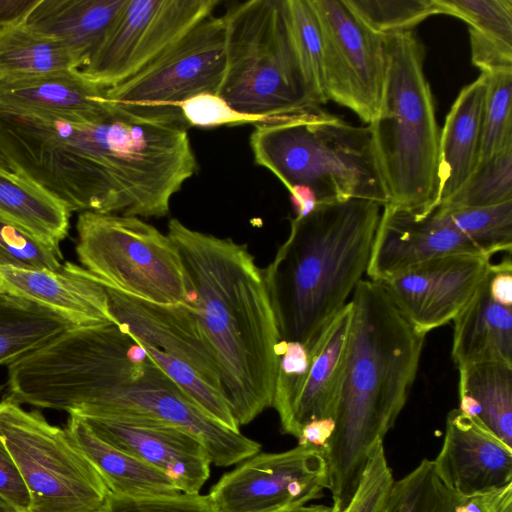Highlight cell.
I'll use <instances>...</instances> for the list:
<instances>
[{
    "label": "cell",
    "mask_w": 512,
    "mask_h": 512,
    "mask_svg": "<svg viewBox=\"0 0 512 512\" xmlns=\"http://www.w3.org/2000/svg\"><path fill=\"white\" fill-rule=\"evenodd\" d=\"M5 398L81 417L159 422L195 436L228 467L261 444L207 416L119 324L70 329L7 366Z\"/></svg>",
    "instance_id": "cell-1"
},
{
    "label": "cell",
    "mask_w": 512,
    "mask_h": 512,
    "mask_svg": "<svg viewBox=\"0 0 512 512\" xmlns=\"http://www.w3.org/2000/svg\"><path fill=\"white\" fill-rule=\"evenodd\" d=\"M167 235L184 267L190 299L216 360L238 426L272 407L278 332L263 270L245 244L189 228L176 218Z\"/></svg>",
    "instance_id": "cell-2"
},
{
    "label": "cell",
    "mask_w": 512,
    "mask_h": 512,
    "mask_svg": "<svg viewBox=\"0 0 512 512\" xmlns=\"http://www.w3.org/2000/svg\"><path fill=\"white\" fill-rule=\"evenodd\" d=\"M350 301L346 370L335 428L324 448L328 489L337 512L350 502L372 452L405 406L426 337L378 282L361 280Z\"/></svg>",
    "instance_id": "cell-3"
},
{
    "label": "cell",
    "mask_w": 512,
    "mask_h": 512,
    "mask_svg": "<svg viewBox=\"0 0 512 512\" xmlns=\"http://www.w3.org/2000/svg\"><path fill=\"white\" fill-rule=\"evenodd\" d=\"M382 207L350 198L291 219L287 239L262 269L281 340L309 343L349 302L366 273Z\"/></svg>",
    "instance_id": "cell-4"
},
{
    "label": "cell",
    "mask_w": 512,
    "mask_h": 512,
    "mask_svg": "<svg viewBox=\"0 0 512 512\" xmlns=\"http://www.w3.org/2000/svg\"><path fill=\"white\" fill-rule=\"evenodd\" d=\"M385 77L369 123L387 205L428 215L438 206L440 129L424 73L425 48L413 31L384 35Z\"/></svg>",
    "instance_id": "cell-5"
},
{
    "label": "cell",
    "mask_w": 512,
    "mask_h": 512,
    "mask_svg": "<svg viewBox=\"0 0 512 512\" xmlns=\"http://www.w3.org/2000/svg\"><path fill=\"white\" fill-rule=\"evenodd\" d=\"M254 161L289 191L311 189L318 203L350 198L389 202L368 126H355L311 107L287 118L254 125Z\"/></svg>",
    "instance_id": "cell-6"
},
{
    "label": "cell",
    "mask_w": 512,
    "mask_h": 512,
    "mask_svg": "<svg viewBox=\"0 0 512 512\" xmlns=\"http://www.w3.org/2000/svg\"><path fill=\"white\" fill-rule=\"evenodd\" d=\"M226 65L217 95L233 109L277 117L313 106L287 25L284 0L237 3L222 16Z\"/></svg>",
    "instance_id": "cell-7"
},
{
    "label": "cell",
    "mask_w": 512,
    "mask_h": 512,
    "mask_svg": "<svg viewBox=\"0 0 512 512\" xmlns=\"http://www.w3.org/2000/svg\"><path fill=\"white\" fill-rule=\"evenodd\" d=\"M76 254L104 284L157 304L189 302L179 252L167 234L139 217L81 212Z\"/></svg>",
    "instance_id": "cell-8"
},
{
    "label": "cell",
    "mask_w": 512,
    "mask_h": 512,
    "mask_svg": "<svg viewBox=\"0 0 512 512\" xmlns=\"http://www.w3.org/2000/svg\"><path fill=\"white\" fill-rule=\"evenodd\" d=\"M0 438L30 497L28 512H101L111 494L65 429L3 398Z\"/></svg>",
    "instance_id": "cell-9"
},
{
    "label": "cell",
    "mask_w": 512,
    "mask_h": 512,
    "mask_svg": "<svg viewBox=\"0 0 512 512\" xmlns=\"http://www.w3.org/2000/svg\"><path fill=\"white\" fill-rule=\"evenodd\" d=\"M225 65L224 20L212 14L136 75L106 89V98L120 109L185 122L179 105L201 93L217 94Z\"/></svg>",
    "instance_id": "cell-10"
},
{
    "label": "cell",
    "mask_w": 512,
    "mask_h": 512,
    "mask_svg": "<svg viewBox=\"0 0 512 512\" xmlns=\"http://www.w3.org/2000/svg\"><path fill=\"white\" fill-rule=\"evenodd\" d=\"M218 0H125L79 72L109 89L136 75L190 29L213 14Z\"/></svg>",
    "instance_id": "cell-11"
},
{
    "label": "cell",
    "mask_w": 512,
    "mask_h": 512,
    "mask_svg": "<svg viewBox=\"0 0 512 512\" xmlns=\"http://www.w3.org/2000/svg\"><path fill=\"white\" fill-rule=\"evenodd\" d=\"M324 449L258 452L223 474L207 494L217 512H289L328 489Z\"/></svg>",
    "instance_id": "cell-12"
},
{
    "label": "cell",
    "mask_w": 512,
    "mask_h": 512,
    "mask_svg": "<svg viewBox=\"0 0 512 512\" xmlns=\"http://www.w3.org/2000/svg\"><path fill=\"white\" fill-rule=\"evenodd\" d=\"M323 42L328 100L363 122L377 116L385 77L384 35L366 27L344 0H311Z\"/></svg>",
    "instance_id": "cell-13"
},
{
    "label": "cell",
    "mask_w": 512,
    "mask_h": 512,
    "mask_svg": "<svg viewBox=\"0 0 512 512\" xmlns=\"http://www.w3.org/2000/svg\"><path fill=\"white\" fill-rule=\"evenodd\" d=\"M104 285L116 323L139 341L166 374L194 370L223 390L216 360L192 304H157Z\"/></svg>",
    "instance_id": "cell-14"
},
{
    "label": "cell",
    "mask_w": 512,
    "mask_h": 512,
    "mask_svg": "<svg viewBox=\"0 0 512 512\" xmlns=\"http://www.w3.org/2000/svg\"><path fill=\"white\" fill-rule=\"evenodd\" d=\"M491 258L454 254L419 264L383 282L389 298L421 334L458 315L491 270Z\"/></svg>",
    "instance_id": "cell-15"
},
{
    "label": "cell",
    "mask_w": 512,
    "mask_h": 512,
    "mask_svg": "<svg viewBox=\"0 0 512 512\" xmlns=\"http://www.w3.org/2000/svg\"><path fill=\"white\" fill-rule=\"evenodd\" d=\"M82 418L97 436L165 474L182 493H200L210 476L207 449L178 427L131 418Z\"/></svg>",
    "instance_id": "cell-16"
},
{
    "label": "cell",
    "mask_w": 512,
    "mask_h": 512,
    "mask_svg": "<svg viewBox=\"0 0 512 512\" xmlns=\"http://www.w3.org/2000/svg\"><path fill=\"white\" fill-rule=\"evenodd\" d=\"M454 254L483 255L454 228L439 206L420 215L385 205L366 274L380 283L429 260Z\"/></svg>",
    "instance_id": "cell-17"
},
{
    "label": "cell",
    "mask_w": 512,
    "mask_h": 512,
    "mask_svg": "<svg viewBox=\"0 0 512 512\" xmlns=\"http://www.w3.org/2000/svg\"><path fill=\"white\" fill-rule=\"evenodd\" d=\"M433 462L443 482L460 497L512 483V447L459 408L447 415L443 444Z\"/></svg>",
    "instance_id": "cell-18"
},
{
    "label": "cell",
    "mask_w": 512,
    "mask_h": 512,
    "mask_svg": "<svg viewBox=\"0 0 512 512\" xmlns=\"http://www.w3.org/2000/svg\"><path fill=\"white\" fill-rule=\"evenodd\" d=\"M0 288L50 308L78 327L117 324L104 283L69 261L56 270L1 266Z\"/></svg>",
    "instance_id": "cell-19"
},
{
    "label": "cell",
    "mask_w": 512,
    "mask_h": 512,
    "mask_svg": "<svg viewBox=\"0 0 512 512\" xmlns=\"http://www.w3.org/2000/svg\"><path fill=\"white\" fill-rule=\"evenodd\" d=\"M352 304L349 301L320 334L311 366L284 434L298 438L318 419H334L344 380Z\"/></svg>",
    "instance_id": "cell-20"
},
{
    "label": "cell",
    "mask_w": 512,
    "mask_h": 512,
    "mask_svg": "<svg viewBox=\"0 0 512 512\" xmlns=\"http://www.w3.org/2000/svg\"><path fill=\"white\" fill-rule=\"evenodd\" d=\"M0 109L83 118L113 109L103 89L79 71L0 80Z\"/></svg>",
    "instance_id": "cell-21"
},
{
    "label": "cell",
    "mask_w": 512,
    "mask_h": 512,
    "mask_svg": "<svg viewBox=\"0 0 512 512\" xmlns=\"http://www.w3.org/2000/svg\"><path fill=\"white\" fill-rule=\"evenodd\" d=\"M485 86V75L481 73L461 89L445 118L439 142V205L452 198L478 166Z\"/></svg>",
    "instance_id": "cell-22"
},
{
    "label": "cell",
    "mask_w": 512,
    "mask_h": 512,
    "mask_svg": "<svg viewBox=\"0 0 512 512\" xmlns=\"http://www.w3.org/2000/svg\"><path fill=\"white\" fill-rule=\"evenodd\" d=\"M489 275L452 321L451 356L458 368L488 362L512 365V307L492 298Z\"/></svg>",
    "instance_id": "cell-23"
},
{
    "label": "cell",
    "mask_w": 512,
    "mask_h": 512,
    "mask_svg": "<svg viewBox=\"0 0 512 512\" xmlns=\"http://www.w3.org/2000/svg\"><path fill=\"white\" fill-rule=\"evenodd\" d=\"M125 0H40L26 25L88 63Z\"/></svg>",
    "instance_id": "cell-24"
},
{
    "label": "cell",
    "mask_w": 512,
    "mask_h": 512,
    "mask_svg": "<svg viewBox=\"0 0 512 512\" xmlns=\"http://www.w3.org/2000/svg\"><path fill=\"white\" fill-rule=\"evenodd\" d=\"M65 430L112 494L154 497L182 493L165 474L97 436L81 416L70 414Z\"/></svg>",
    "instance_id": "cell-25"
},
{
    "label": "cell",
    "mask_w": 512,
    "mask_h": 512,
    "mask_svg": "<svg viewBox=\"0 0 512 512\" xmlns=\"http://www.w3.org/2000/svg\"><path fill=\"white\" fill-rule=\"evenodd\" d=\"M459 369V409L512 447V365L472 364Z\"/></svg>",
    "instance_id": "cell-26"
},
{
    "label": "cell",
    "mask_w": 512,
    "mask_h": 512,
    "mask_svg": "<svg viewBox=\"0 0 512 512\" xmlns=\"http://www.w3.org/2000/svg\"><path fill=\"white\" fill-rule=\"evenodd\" d=\"M0 216L59 246L68 234L71 212L46 189L12 171L0 173Z\"/></svg>",
    "instance_id": "cell-27"
},
{
    "label": "cell",
    "mask_w": 512,
    "mask_h": 512,
    "mask_svg": "<svg viewBox=\"0 0 512 512\" xmlns=\"http://www.w3.org/2000/svg\"><path fill=\"white\" fill-rule=\"evenodd\" d=\"M78 327L62 314L0 288V366Z\"/></svg>",
    "instance_id": "cell-28"
},
{
    "label": "cell",
    "mask_w": 512,
    "mask_h": 512,
    "mask_svg": "<svg viewBox=\"0 0 512 512\" xmlns=\"http://www.w3.org/2000/svg\"><path fill=\"white\" fill-rule=\"evenodd\" d=\"M79 70L67 49L26 24L0 32V80Z\"/></svg>",
    "instance_id": "cell-29"
},
{
    "label": "cell",
    "mask_w": 512,
    "mask_h": 512,
    "mask_svg": "<svg viewBox=\"0 0 512 512\" xmlns=\"http://www.w3.org/2000/svg\"><path fill=\"white\" fill-rule=\"evenodd\" d=\"M287 25L303 85L313 106L328 100L323 69V42L311 0H284Z\"/></svg>",
    "instance_id": "cell-30"
},
{
    "label": "cell",
    "mask_w": 512,
    "mask_h": 512,
    "mask_svg": "<svg viewBox=\"0 0 512 512\" xmlns=\"http://www.w3.org/2000/svg\"><path fill=\"white\" fill-rule=\"evenodd\" d=\"M454 228L491 258L512 249V200L485 207L439 206Z\"/></svg>",
    "instance_id": "cell-31"
},
{
    "label": "cell",
    "mask_w": 512,
    "mask_h": 512,
    "mask_svg": "<svg viewBox=\"0 0 512 512\" xmlns=\"http://www.w3.org/2000/svg\"><path fill=\"white\" fill-rule=\"evenodd\" d=\"M459 500L438 475L433 460L423 459L393 481L383 512H455Z\"/></svg>",
    "instance_id": "cell-32"
},
{
    "label": "cell",
    "mask_w": 512,
    "mask_h": 512,
    "mask_svg": "<svg viewBox=\"0 0 512 512\" xmlns=\"http://www.w3.org/2000/svg\"><path fill=\"white\" fill-rule=\"evenodd\" d=\"M511 200L512 145L499 151L487 161L479 163L464 186L441 205L485 207Z\"/></svg>",
    "instance_id": "cell-33"
},
{
    "label": "cell",
    "mask_w": 512,
    "mask_h": 512,
    "mask_svg": "<svg viewBox=\"0 0 512 512\" xmlns=\"http://www.w3.org/2000/svg\"><path fill=\"white\" fill-rule=\"evenodd\" d=\"M484 75L486 89L479 163L512 145V71Z\"/></svg>",
    "instance_id": "cell-34"
},
{
    "label": "cell",
    "mask_w": 512,
    "mask_h": 512,
    "mask_svg": "<svg viewBox=\"0 0 512 512\" xmlns=\"http://www.w3.org/2000/svg\"><path fill=\"white\" fill-rule=\"evenodd\" d=\"M373 32L386 35L409 31L428 17L441 14L437 0H344Z\"/></svg>",
    "instance_id": "cell-35"
},
{
    "label": "cell",
    "mask_w": 512,
    "mask_h": 512,
    "mask_svg": "<svg viewBox=\"0 0 512 512\" xmlns=\"http://www.w3.org/2000/svg\"><path fill=\"white\" fill-rule=\"evenodd\" d=\"M320 335L303 344L280 340L278 370L272 407L276 410L281 431L289 424L295 403L301 392L315 354Z\"/></svg>",
    "instance_id": "cell-36"
},
{
    "label": "cell",
    "mask_w": 512,
    "mask_h": 512,
    "mask_svg": "<svg viewBox=\"0 0 512 512\" xmlns=\"http://www.w3.org/2000/svg\"><path fill=\"white\" fill-rule=\"evenodd\" d=\"M62 260L58 245L47 243L0 216V267L56 270Z\"/></svg>",
    "instance_id": "cell-37"
},
{
    "label": "cell",
    "mask_w": 512,
    "mask_h": 512,
    "mask_svg": "<svg viewBox=\"0 0 512 512\" xmlns=\"http://www.w3.org/2000/svg\"><path fill=\"white\" fill-rule=\"evenodd\" d=\"M441 14L462 19L484 35L512 44V0H437Z\"/></svg>",
    "instance_id": "cell-38"
},
{
    "label": "cell",
    "mask_w": 512,
    "mask_h": 512,
    "mask_svg": "<svg viewBox=\"0 0 512 512\" xmlns=\"http://www.w3.org/2000/svg\"><path fill=\"white\" fill-rule=\"evenodd\" d=\"M179 109L187 126L200 128L273 123L292 115L266 117L241 113L213 93H201L186 99Z\"/></svg>",
    "instance_id": "cell-39"
},
{
    "label": "cell",
    "mask_w": 512,
    "mask_h": 512,
    "mask_svg": "<svg viewBox=\"0 0 512 512\" xmlns=\"http://www.w3.org/2000/svg\"><path fill=\"white\" fill-rule=\"evenodd\" d=\"M393 481L381 443L372 452L357 489L342 512H383Z\"/></svg>",
    "instance_id": "cell-40"
},
{
    "label": "cell",
    "mask_w": 512,
    "mask_h": 512,
    "mask_svg": "<svg viewBox=\"0 0 512 512\" xmlns=\"http://www.w3.org/2000/svg\"><path fill=\"white\" fill-rule=\"evenodd\" d=\"M101 512H217L208 495L127 497L110 494Z\"/></svg>",
    "instance_id": "cell-41"
},
{
    "label": "cell",
    "mask_w": 512,
    "mask_h": 512,
    "mask_svg": "<svg viewBox=\"0 0 512 512\" xmlns=\"http://www.w3.org/2000/svg\"><path fill=\"white\" fill-rule=\"evenodd\" d=\"M471 60L482 73L512 71V44L468 28Z\"/></svg>",
    "instance_id": "cell-42"
},
{
    "label": "cell",
    "mask_w": 512,
    "mask_h": 512,
    "mask_svg": "<svg viewBox=\"0 0 512 512\" xmlns=\"http://www.w3.org/2000/svg\"><path fill=\"white\" fill-rule=\"evenodd\" d=\"M0 496L19 512H28L30 497L19 470L0 438Z\"/></svg>",
    "instance_id": "cell-43"
},
{
    "label": "cell",
    "mask_w": 512,
    "mask_h": 512,
    "mask_svg": "<svg viewBox=\"0 0 512 512\" xmlns=\"http://www.w3.org/2000/svg\"><path fill=\"white\" fill-rule=\"evenodd\" d=\"M455 512H512V483L482 494L460 497Z\"/></svg>",
    "instance_id": "cell-44"
},
{
    "label": "cell",
    "mask_w": 512,
    "mask_h": 512,
    "mask_svg": "<svg viewBox=\"0 0 512 512\" xmlns=\"http://www.w3.org/2000/svg\"><path fill=\"white\" fill-rule=\"evenodd\" d=\"M489 291L498 303L512 307V264L508 257L492 264L489 275Z\"/></svg>",
    "instance_id": "cell-45"
},
{
    "label": "cell",
    "mask_w": 512,
    "mask_h": 512,
    "mask_svg": "<svg viewBox=\"0 0 512 512\" xmlns=\"http://www.w3.org/2000/svg\"><path fill=\"white\" fill-rule=\"evenodd\" d=\"M40 0H0V32L26 24Z\"/></svg>",
    "instance_id": "cell-46"
},
{
    "label": "cell",
    "mask_w": 512,
    "mask_h": 512,
    "mask_svg": "<svg viewBox=\"0 0 512 512\" xmlns=\"http://www.w3.org/2000/svg\"><path fill=\"white\" fill-rule=\"evenodd\" d=\"M335 428L334 419H318L307 423L301 430L298 445H312L324 449Z\"/></svg>",
    "instance_id": "cell-47"
},
{
    "label": "cell",
    "mask_w": 512,
    "mask_h": 512,
    "mask_svg": "<svg viewBox=\"0 0 512 512\" xmlns=\"http://www.w3.org/2000/svg\"><path fill=\"white\" fill-rule=\"evenodd\" d=\"M296 216H305L318 204L314 192L305 186H294L289 190Z\"/></svg>",
    "instance_id": "cell-48"
},
{
    "label": "cell",
    "mask_w": 512,
    "mask_h": 512,
    "mask_svg": "<svg viewBox=\"0 0 512 512\" xmlns=\"http://www.w3.org/2000/svg\"><path fill=\"white\" fill-rule=\"evenodd\" d=\"M289 512H337L333 505H305Z\"/></svg>",
    "instance_id": "cell-49"
},
{
    "label": "cell",
    "mask_w": 512,
    "mask_h": 512,
    "mask_svg": "<svg viewBox=\"0 0 512 512\" xmlns=\"http://www.w3.org/2000/svg\"><path fill=\"white\" fill-rule=\"evenodd\" d=\"M0 512H19L14 506L0 496Z\"/></svg>",
    "instance_id": "cell-50"
},
{
    "label": "cell",
    "mask_w": 512,
    "mask_h": 512,
    "mask_svg": "<svg viewBox=\"0 0 512 512\" xmlns=\"http://www.w3.org/2000/svg\"><path fill=\"white\" fill-rule=\"evenodd\" d=\"M13 170L11 169L9 163L7 162V160L5 159V157L2 155V153L0 152V173H4V172H12Z\"/></svg>",
    "instance_id": "cell-51"
}]
</instances>
